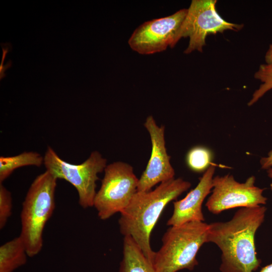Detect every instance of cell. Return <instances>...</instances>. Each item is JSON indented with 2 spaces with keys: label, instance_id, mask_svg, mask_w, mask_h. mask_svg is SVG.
<instances>
[{
  "label": "cell",
  "instance_id": "13",
  "mask_svg": "<svg viewBox=\"0 0 272 272\" xmlns=\"http://www.w3.org/2000/svg\"><path fill=\"white\" fill-rule=\"evenodd\" d=\"M26 248L20 236L0 247V272H13L27 262Z\"/></svg>",
  "mask_w": 272,
  "mask_h": 272
},
{
  "label": "cell",
  "instance_id": "9",
  "mask_svg": "<svg viewBox=\"0 0 272 272\" xmlns=\"http://www.w3.org/2000/svg\"><path fill=\"white\" fill-rule=\"evenodd\" d=\"M187 9L180 10L163 18L146 22L133 31L128 40L130 47L141 54H151L174 47Z\"/></svg>",
  "mask_w": 272,
  "mask_h": 272
},
{
  "label": "cell",
  "instance_id": "1",
  "mask_svg": "<svg viewBox=\"0 0 272 272\" xmlns=\"http://www.w3.org/2000/svg\"><path fill=\"white\" fill-rule=\"evenodd\" d=\"M266 210L264 206L241 208L229 221L209 224L207 242L215 244L221 251V272H253L260 266L255 236Z\"/></svg>",
  "mask_w": 272,
  "mask_h": 272
},
{
  "label": "cell",
  "instance_id": "12",
  "mask_svg": "<svg viewBox=\"0 0 272 272\" xmlns=\"http://www.w3.org/2000/svg\"><path fill=\"white\" fill-rule=\"evenodd\" d=\"M119 272H155L152 262L129 236H124Z\"/></svg>",
  "mask_w": 272,
  "mask_h": 272
},
{
  "label": "cell",
  "instance_id": "22",
  "mask_svg": "<svg viewBox=\"0 0 272 272\" xmlns=\"http://www.w3.org/2000/svg\"><path fill=\"white\" fill-rule=\"evenodd\" d=\"M258 272H272V263L262 267Z\"/></svg>",
  "mask_w": 272,
  "mask_h": 272
},
{
  "label": "cell",
  "instance_id": "4",
  "mask_svg": "<svg viewBox=\"0 0 272 272\" xmlns=\"http://www.w3.org/2000/svg\"><path fill=\"white\" fill-rule=\"evenodd\" d=\"M209 224L193 221L172 226L164 233L160 249L155 252L152 264L155 272L192 270L198 264L197 253L207 243Z\"/></svg>",
  "mask_w": 272,
  "mask_h": 272
},
{
  "label": "cell",
  "instance_id": "18",
  "mask_svg": "<svg viewBox=\"0 0 272 272\" xmlns=\"http://www.w3.org/2000/svg\"><path fill=\"white\" fill-rule=\"evenodd\" d=\"M260 164L262 169L267 170L272 167V150L269 152L267 157L261 158Z\"/></svg>",
  "mask_w": 272,
  "mask_h": 272
},
{
  "label": "cell",
  "instance_id": "16",
  "mask_svg": "<svg viewBox=\"0 0 272 272\" xmlns=\"http://www.w3.org/2000/svg\"><path fill=\"white\" fill-rule=\"evenodd\" d=\"M254 77L255 79L259 80L261 84L252 94L251 99L248 103L249 106L253 105L272 89V63L261 64Z\"/></svg>",
  "mask_w": 272,
  "mask_h": 272
},
{
  "label": "cell",
  "instance_id": "10",
  "mask_svg": "<svg viewBox=\"0 0 272 272\" xmlns=\"http://www.w3.org/2000/svg\"><path fill=\"white\" fill-rule=\"evenodd\" d=\"M144 126L149 133L152 151L145 170L139 179L138 191H148L157 184L174 178L165 140V126H159L153 116H149Z\"/></svg>",
  "mask_w": 272,
  "mask_h": 272
},
{
  "label": "cell",
  "instance_id": "7",
  "mask_svg": "<svg viewBox=\"0 0 272 272\" xmlns=\"http://www.w3.org/2000/svg\"><path fill=\"white\" fill-rule=\"evenodd\" d=\"M216 0H192L181 26L179 37H189L185 54L197 50L201 52L206 45L207 36L223 33L226 30L238 31L243 24L231 23L224 20L216 9Z\"/></svg>",
  "mask_w": 272,
  "mask_h": 272
},
{
  "label": "cell",
  "instance_id": "6",
  "mask_svg": "<svg viewBox=\"0 0 272 272\" xmlns=\"http://www.w3.org/2000/svg\"><path fill=\"white\" fill-rule=\"evenodd\" d=\"M104 173L93 206L102 220L120 213L128 206L138 191L139 179L130 165L120 161L107 165Z\"/></svg>",
  "mask_w": 272,
  "mask_h": 272
},
{
  "label": "cell",
  "instance_id": "11",
  "mask_svg": "<svg viewBox=\"0 0 272 272\" xmlns=\"http://www.w3.org/2000/svg\"><path fill=\"white\" fill-rule=\"evenodd\" d=\"M216 165L211 163L195 188L182 199L173 202L172 215L168 220V226H177L193 222H204L202 205L205 198L213 189V180Z\"/></svg>",
  "mask_w": 272,
  "mask_h": 272
},
{
  "label": "cell",
  "instance_id": "14",
  "mask_svg": "<svg viewBox=\"0 0 272 272\" xmlns=\"http://www.w3.org/2000/svg\"><path fill=\"white\" fill-rule=\"evenodd\" d=\"M44 157L36 152H24L13 156L0 157V183L8 178L17 169L27 166L40 167Z\"/></svg>",
  "mask_w": 272,
  "mask_h": 272
},
{
  "label": "cell",
  "instance_id": "24",
  "mask_svg": "<svg viewBox=\"0 0 272 272\" xmlns=\"http://www.w3.org/2000/svg\"><path fill=\"white\" fill-rule=\"evenodd\" d=\"M270 188L271 190H272V180H271V183L270 184Z\"/></svg>",
  "mask_w": 272,
  "mask_h": 272
},
{
  "label": "cell",
  "instance_id": "20",
  "mask_svg": "<svg viewBox=\"0 0 272 272\" xmlns=\"http://www.w3.org/2000/svg\"><path fill=\"white\" fill-rule=\"evenodd\" d=\"M264 59L265 63H272V43L270 44L265 54Z\"/></svg>",
  "mask_w": 272,
  "mask_h": 272
},
{
  "label": "cell",
  "instance_id": "23",
  "mask_svg": "<svg viewBox=\"0 0 272 272\" xmlns=\"http://www.w3.org/2000/svg\"><path fill=\"white\" fill-rule=\"evenodd\" d=\"M268 176L272 179V167L267 170Z\"/></svg>",
  "mask_w": 272,
  "mask_h": 272
},
{
  "label": "cell",
  "instance_id": "15",
  "mask_svg": "<svg viewBox=\"0 0 272 272\" xmlns=\"http://www.w3.org/2000/svg\"><path fill=\"white\" fill-rule=\"evenodd\" d=\"M212 155L206 148L196 146L187 153L186 162L189 169L196 172L204 171L211 165Z\"/></svg>",
  "mask_w": 272,
  "mask_h": 272
},
{
  "label": "cell",
  "instance_id": "3",
  "mask_svg": "<svg viewBox=\"0 0 272 272\" xmlns=\"http://www.w3.org/2000/svg\"><path fill=\"white\" fill-rule=\"evenodd\" d=\"M57 180L46 170L38 175L31 183L23 202L19 236L29 257L38 254L43 247V230L55 207Z\"/></svg>",
  "mask_w": 272,
  "mask_h": 272
},
{
  "label": "cell",
  "instance_id": "2",
  "mask_svg": "<svg viewBox=\"0 0 272 272\" xmlns=\"http://www.w3.org/2000/svg\"><path fill=\"white\" fill-rule=\"evenodd\" d=\"M190 186L189 182L178 178L163 182L153 190L137 191L120 213V233L131 237L152 263L155 252L150 238L154 227L168 203Z\"/></svg>",
  "mask_w": 272,
  "mask_h": 272
},
{
  "label": "cell",
  "instance_id": "19",
  "mask_svg": "<svg viewBox=\"0 0 272 272\" xmlns=\"http://www.w3.org/2000/svg\"><path fill=\"white\" fill-rule=\"evenodd\" d=\"M1 46L3 50V55L2 61L0 64V68L4 66L3 63L5 59L7 54L12 50L11 44L9 42L6 43H1Z\"/></svg>",
  "mask_w": 272,
  "mask_h": 272
},
{
  "label": "cell",
  "instance_id": "5",
  "mask_svg": "<svg viewBox=\"0 0 272 272\" xmlns=\"http://www.w3.org/2000/svg\"><path fill=\"white\" fill-rule=\"evenodd\" d=\"M43 164L46 170L55 178L65 180L74 186L81 207L86 209L94 206L98 174L104 171L107 165V160L98 151H93L84 162L74 164L64 161L48 147Z\"/></svg>",
  "mask_w": 272,
  "mask_h": 272
},
{
  "label": "cell",
  "instance_id": "21",
  "mask_svg": "<svg viewBox=\"0 0 272 272\" xmlns=\"http://www.w3.org/2000/svg\"><path fill=\"white\" fill-rule=\"evenodd\" d=\"M12 62L11 60H9L7 63L4 65L2 67L0 68V80H1L4 77L6 76L5 72V71L12 66Z\"/></svg>",
  "mask_w": 272,
  "mask_h": 272
},
{
  "label": "cell",
  "instance_id": "17",
  "mask_svg": "<svg viewBox=\"0 0 272 272\" xmlns=\"http://www.w3.org/2000/svg\"><path fill=\"white\" fill-rule=\"evenodd\" d=\"M12 198L11 192L0 183V229L6 225L12 215Z\"/></svg>",
  "mask_w": 272,
  "mask_h": 272
},
{
  "label": "cell",
  "instance_id": "8",
  "mask_svg": "<svg viewBox=\"0 0 272 272\" xmlns=\"http://www.w3.org/2000/svg\"><path fill=\"white\" fill-rule=\"evenodd\" d=\"M255 177L251 176L245 182L237 181L231 174L216 176L213 180L212 194L206 206L213 214L236 208L264 206L267 198L263 195L264 188L255 185Z\"/></svg>",
  "mask_w": 272,
  "mask_h": 272
}]
</instances>
